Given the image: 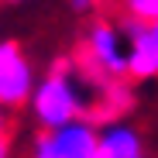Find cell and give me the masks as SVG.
Here are the masks:
<instances>
[{"mask_svg":"<svg viewBox=\"0 0 158 158\" xmlns=\"http://www.w3.org/2000/svg\"><path fill=\"white\" fill-rule=\"evenodd\" d=\"M28 110H31V120H35V127L41 131V134L62 131L69 124H79L86 117V110H89L86 79H83V72H79V65L69 62V59L52 62L41 72V79H38Z\"/></svg>","mask_w":158,"mask_h":158,"instance_id":"1","label":"cell"},{"mask_svg":"<svg viewBox=\"0 0 158 158\" xmlns=\"http://www.w3.org/2000/svg\"><path fill=\"white\" fill-rule=\"evenodd\" d=\"M76 65L86 83H100L96 89L124 83L127 79V35L114 21H93L83 35Z\"/></svg>","mask_w":158,"mask_h":158,"instance_id":"2","label":"cell"},{"mask_svg":"<svg viewBox=\"0 0 158 158\" xmlns=\"http://www.w3.org/2000/svg\"><path fill=\"white\" fill-rule=\"evenodd\" d=\"M38 69L31 62V55L24 52L14 38H0V103L7 110L28 107L35 86H38Z\"/></svg>","mask_w":158,"mask_h":158,"instance_id":"3","label":"cell"},{"mask_svg":"<svg viewBox=\"0 0 158 158\" xmlns=\"http://www.w3.org/2000/svg\"><path fill=\"white\" fill-rule=\"evenodd\" d=\"M96 148H100V131L89 120H79L62 131L38 134L28 158H93Z\"/></svg>","mask_w":158,"mask_h":158,"instance_id":"4","label":"cell"},{"mask_svg":"<svg viewBox=\"0 0 158 158\" xmlns=\"http://www.w3.org/2000/svg\"><path fill=\"white\" fill-rule=\"evenodd\" d=\"M127 76L138 79V83H148V79H158V45L151 38L148 24H127Z\"/></svg>","mask_w":158,"mask_h":158,"instance_id":"5","label":"cell"},{"mask_svg":"<svg viewBox=\"0 0 158 158\" xmlns=\"http://www.w3.org/2000/svg\"><path fill=\"white\" fill-rule=\"evenodd\" d=\"M100 151L107 158H144V134L127 120H107L100 127Z\"/></svg>","mask_w":158,"mask_h":158,"instance_id":"6","label":"cell"},{"mask_svg":"<svg viewBox=\"0 0 158 158\" xmlns=\"http://www.w3.org/2000/svg\"><path fill=\"white\" fill-rule=\"evenodd\" d=\"M127 24H158V0H117Z\"/></svg>","mask_w":158,"mask_h":158,"instance_id":"7","label":"cell"},{"mask_svg":"<svg viewBox=\"0 0 158 158\" xmlns=\"http://www.w3.org/2000/svg\"><path fill=\"white\" fill-rule=\"evenodd\" d=\"M7 131H10V110L0 103V141H7Z\"/></svg>","mask_w":158,"mask_h":158,"instance_id":"8","label":"cell"},{"mask_svg":"<svg viewBox=\"0 0 158 158\" xmlns=\"http://www.w3.org/2000/svg\"><path fill=\"white\" fill-rule=\"evenodd\" d=\"M96 4H100V0H69V7H72L76 14H89Z\"/></svg>","mask_w":158,"mask_h":158,"instance_id":"9","label":"cell"},{"mask_svg":"<svg viewBox=\"0 0 158 158\" xmlns=\"http://www.w3.org/2000/svg\"><path fill=\"white\" fill-rule=\"evenodd\" d=\"M0 158H10V141H0Z\"/></svg>","mask_w":158,"mask_h":158,"instance_id":"10","label":"cell"},{"mask_svg":"<svg viewBox=\"0 0 158 158\" xmlns=\"http://www.w3.org/2000/svg\"><path fill=\"white\" fill-rule=\"evenodd\" d=\"M151 28V38H155V45H158V24H148Z\"/></svg>","mask_w":158,"mask_h":158,"instance_id":"11","label":"cell"},{"mask_svg":"<svg viewBox=\"0 0 158 158\" xmlns=\"http://www.w3.org/2000/svg\"><path fill=\"white\" fill-rule=\"evenodd\" d=\"M93 158H107V155H103V151H100V148H96V155H93Z\"/></svg>","mask_w":158,"mask_h":158,"instance_id":"12","label":"cell"},{"mask_svg":"<svg viewBox=\"0 0 158 158\" xmlns=\"http://www.w3.org/2000/svg\"><path fill=\"white\" fill-rule=\"evenodd\" d=\"M4 4H24V0H4Z\"/></svg>","mask_w":158,"mask_h":158,"instance_id":"13","label":"cell"}]
</instances>
